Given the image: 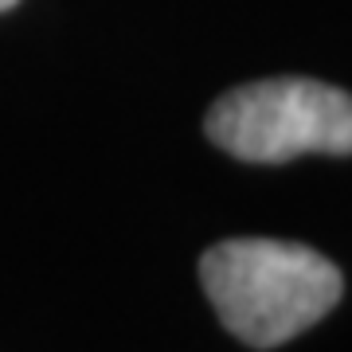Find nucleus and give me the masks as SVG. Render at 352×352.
I'll return each mask as SVG.
<instances>
[{"label":"nucleus","mask_w":352,"mask_h":352,"mask_svg":"<svg viewBox=\"0 0 352 352\" xmlns=\"http://www.w3.org/2000/svg\"><path fill=\"white\" fill-rule=\"evenodd\" d=\"M200 282L227 333L278 349L344 298V274L321 251L286 239H227L200 258Z\"/></svg>","instance_id":"obj_1"},{"label":"nucleus","mask_w":352,"mask_h":352,"mask_svg":"<svg viewBox=\"0 0 352 352\" xmlns=\"http://www.w3.org/2000/svg\"><path fill=\"white\" fill-rule=\"evenodd\" d=\"M208 138L251 164H286L305 153L352 157V94L317 78L247 82L212 102Z\"/></svg>","instance_id":"obj_2"},{"label":"nucleus","mask_w":352,"mask_h":352,"mask_svg":"<svg viewBox=\"0 0 352 352\" xmlns=\"http://www.w3.org/2000/svg\"><path fill=\"white\" fill-rule=\"evenodd\" d=\"M8 8H16V0H0V12H8Z\"/></svg>","instance_id":"obj_3"}]
</instances>
